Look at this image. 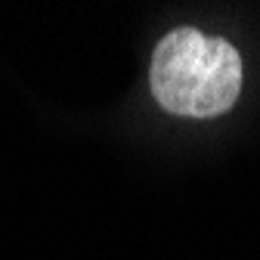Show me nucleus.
Listing matches in <instances>:
<instances>
[{
	"instance_id": "1",
	"label": "nucleus",
	"mask_w": 260,
	"mask_h": 260,
	"mask_svg": "<svg viewBox=\"0 0 260 260\" xmlns=\"http://www.w3.org/2000/svg\"><path fill=\"white\" fill-rule=\"evenodd\" d=\"M152 93L171 115L214 118L230 112L242 90V59L223 38L177 28L152 56Z\"/></svg>"
}]
</instances>
